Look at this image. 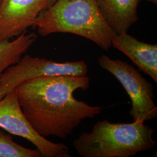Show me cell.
Here are the masks:
<instances>
[{
  "label": "cell",
  "instance_id": "1",
  "mask_svg": "<svg viewBox=\"0 0 157 157\" xmlns=\"http://www.w3.org/2000/svg\"><path fill=\"white\" fill-rule=\"evenodd\" d=\"M90 84L87 76H43L27 80L14 90L23 114L39 135L64 139L104 109L74 97L75 91H86Z\"/></svg>",
  "mask_w": 157,
  "mask_h": 157
},
{
  "label": "cell",
  "instance_id": "2",
  "mask_svg": "<svg viewBox=\"0 0 157 157\" xmlns=\"http://www.w3.org/2000/svg\"><path fill=\"white\" fill-rule=\"evenodd\" d=\"M42 36L71 33L94 43L108 51L117 34L108 25L95 0H56L42 12L33 23Z\"/></svg>",
  "mask_w": 157,
  "mask_h": 157
},
{
  "label": "cell",
  "instance_id": "3",
  "mask_svg": "<svg viewBox=\"0 0 157 157\" xmlns=\"http://www.w3.org/2000/svg\"><path fill=\"white\" fill-rule=\"evenodd\" d=\"M154 130L144 122L111 123L97 121L90 132H83L73 141V147L83 157H130L152 149Z\"/></svg>",
  "mask_w": 157,
  "mask_h": 157
},
{
  "label": "cell",
  "instance_id": "4",
  "mask_svg": "<svg viewBox=\"0 0 157 157\" xmlns=\"http://www.w3.org/2000/svg\"><path fill=\"white\" fill-rule=\"evenodd\" d=\"M100 67L111 73L122 84L132 101L129 114L133 121L145 122L157 117L152 84L128 63L102 55L98 59Z\"/></svg>",
  "mask_w": 157,
  "mask_h": 157
},
{
  "label": "cell",
  "instance_id": "5",
  "mask_svg": "<svg viewBox=\"0 0 157 157\" xmlns=\"http://www.w3.org/2000/svg\"><path fill=\"white\" fill-rule=\"evenodd\" d=\"M87 72L88 66L84 61L59 62L26 55L0 75V100L30 79L52 76H86Z\"/></svg>",
  "mask_w": 157,
  "mask_h": 157
},
{
  "label": "cell",
  "instance_id": "6",
  "mask_svg": "<svg viewBox=\"0 0 157 157\" xmlns=\"http://www.w3.org/2000/svg\"><path fill=\"white\" fill-rule=\"evenodd\" d=\"M0 128L32 143L43 157H71L69 148L39 135L23 113L15 90L0 100Z\"/></svg>",
  "mask_w": 157,
  "mask_h": 157
},
{
  "label": "cell",
  "instance_id": "7",
  "mask_svg": "<svg viewBox=\"0 0 157 157\" xmlns=\"http://www.w3.org/2000/svg\"><path fill=\"white\" fill-rule=\"evenodd\" d=\"M56 0H3L0 6V41L27 32L40 14Z\"/></svg>",
  "mask_w": 157,
  "mask_h": 157
},
{
  "label": "cell",
  "instance_id": "8",
  "mask_svg": "<svg viewBox=\"0 0 157 157\" xmlns=\"http://www.w3.org/2000/svg\"><path fill=\"white\" fill-rule=\"evenodd\" d=\"M112 46L133 62L139 69L157 82V45L141 42L128 33L116 34Z\"/></svg>",
  "mask_w": 157,
  "mask_h": 157
},
{
  "label": "cell",
  "instance_id": "9",
  "mask_svg": "<svg viewBox=\"0 0 157 157\" xmlns=\"http://www.w3.org/2000/svg\"><path fill=\"white\" fill-rule=\"evenodd\" d=\"M141 0H95L108 25L117 34L128 33L138 20L137 8Z\"/></svg>",
  "mask_w": 157,
  "mask_h": 157
},
{
  "label": "cell",
  "instance_id": "10",
  "mask_svg": "<svg viewBox=\"0 0 157 157\" xmlns=\"http://www.w3.org/2000/svg\"><path fill=\"white\" fill-rule=\"evenodd\" d=\"M37 38L36 34L25 32L12 40L0 41V75L8 67L17 63Z\"/></svg>",
  "mask_w": 157,
  "mask_h": 157
},
{
  "label": "cell",
  "instance_id": "11",
  "mask_svg": "<svg viewBox=\"0 0 157 157\" xmlns=\"http://www.w3.org/2000/svg\"><path fill=\"white\" fill-rule=\"evenodd\" d=\"M0 157H43L37 150H32L17 144L10 135L0 132Z\"/></svg>",
  "mask_w": 157,
  "mask_h": 157
},
{
  "label": "cell",
  "instance_id": "12",
  "mask_svg": "<svg viewBox=\"0 0 157 157\" xmlns=\"http://www.w3.org/2000/svg\"><path fill=\"white\" fill-rule=\"evenodd\" d=\"M146 1L152 2V3L154 4L155 5H157V0H146Z\"/></svg>",
  "mask_w": 157,
  "mask_h": 157
},
{
  "label": "cell",
  "instance_id": "13",
  "mask_svg": "<svg viewBox=\"0 0 157 157\" xmlns=\"http://www.w3.org/2000/svg\"><path fill=\"white\" fill-rule=\"evenodd\" d=\"M2 1H3V0H0V6H1V4H2Z\"/></svg>",
  "mask_w": 157,
  "mask_h": 157
}]
</instances>
